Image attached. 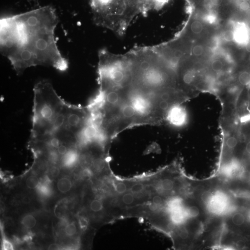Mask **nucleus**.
<instances>
[{
  "label": "nucleus",
  "mask_w": 250,
  "mask_h": 250,
  "mask_svg": "<svg viewBox=\"0 0 250 250\" xmlns=\"http://www.w3.org/2000/svg\"><path fill=\"white\" fill-rule=\"evenodd\" d=\"M59 22L50 6L1 20V52L17 75L28 68L51 66L61 72L68 62L58 48L55 30Z\"/></svg>",
  "instance_id": "obj_1"
},
{
  "label": "nucleus",
  "mask_w": 250,
  "mask_h": 250,
  "mask_svg": "<svg viewBox=\"0 0 250 250\" xmlns=\"http://www.w3.org/2000/svg\"><path fill=\"white\" fill-rule=\"evenodd\" d=\"M118 94V98L110 105L91 110L101 130L110 140L128 128L159 124L152 94L133 87L124 88Z\"/></svg>",
  "instance_id": "obj_2"
},
{
  "label": "nucleus",
  "mask_w": 250,
  "mask_h": 250,
  "mask_svg": "<svg viewBox=\"0 0 250 250\" xmlns=\"http://www.w3.org/2000/svg\"><path fill=\"white\" fill-rule=\"evenodd\" d=\"M31 138L52 135L65 130L69 103L58 95L50 82L40 81L34 88Z\"/></svg>",
  "instance_id": "obj_3"
},
{
  "label": "nucleus",
  "mask_w": 250,
  "mask_h": 250,
  "mask_svg": "<svg viewBox=\"0 0 250 250\" xmlns=\"http://www.w3.org/2000/svg\"><path fill=\"white\" fill-rule=\"evenodd\" d=\"M91 118L88 107H80L69 104L66 115L65 129L76 136L86 126Z\"/></svg>",
  "instance_id": "obj_4"
},
{
  "label": "nucleus",
  "mask_w": 250,
  "mask_h": 250,
  "mask_svg": "<svg viewBox=\"0 0 250 250\" xmlns=\"http://www.w3.org/2000/svg\"><path fill=\"white\" fill-rule=\"evenodd\" d=\"M166 119L173 126H182L186 121V112L184 107L176 104L171 107L168 111Z\"/></svg>",
  "instance_id": "obj_5"
},
{
  "label": "nucleus",
  "mask_w": 250,
  "mask_h": 250,
  "mask_svg": "<svg viewBox=\"0 0 250 250\" xmlns=\"http://www.w3.org/2000/svg\"><path fill=\"white\" fill-rule=\"evenodd\" d=\"M118 196L121 205L125 208L135 206L137 204L139 205L136 194L132 193L129 191Z\"/></svg>",
  "instance_id": "obj_6"
},
{
  "label": "nucleus",
  "mask_w": 250,
  "mask_h": 250,
  "mask_svg": "<svg viewBox=\"0 0 250 250\" xmlns=\"http://www.w3.org/2000/svg\"><path fill=\"white\" fill-rule=\"evenodd\" d=\"M57 188L58 191L62 194H66L70 191L73 187L71 179L67 177L60 178L57 181Z\"/></svg>",
  "instance_id": "obj_7"
},
{
  "label": "nucleus",
  "mask_w": 250,
  "mask_h": 250,
  "mask_svg": "<svg viewBox=\"0 0 250 250\" xmlns=\"http://www.w3.org/2000/svg\"><path fill=\"white\" fill-rule=\"evenodd\" d=\"M88 206L90 212L94 214L101 213L105 209L104 203L99 199H94L91 200Z\"/></svg>",
  "instance_id": "obj_8"
},
{
  "label": "nucleus",
  "mask_w": 250,
  "mask_h": 250,
  "mask_svg": "<svg viewBox=\"0 0 250 250\" xmlns=\"http://www.w3.org/2000/svg\"><path fill=\"white\" fill-rule=\"evenodd\" d=\"M174 186H175L174 182L170 178H164L159 182L158 186L154 185V186L156 188V191L159 189V191H162L164 192H170L173 190Z\"/></svg>",
  "instance_id": "obj_9"
},
{
  "label": "nucleus",
  "mask_w": 250,
  "mask_h": 250,
  "mask_svg": "<svg viewBox=\"0 0 250 250\" xmlns=\"http://www.w3.org/2000/svg\"><path fill=\"white\" fill-rule=\"evenodd\" d=\"M21 224L26 229H32L36 226L37 220L32 214H27L22 218Z\"/></svg>",
  "instance_id": "obj_10"
},
{
  "label": "nucleus",
  "mask_w": 250,
  "mask_h": 250,
  "mask_svg": "<svg viewBox=\"0 0 250 250\" xmlns=\"http://www.w3.org/2000/svg\"><path fill=\"white\" fill-rule=\"evenodd\" d=\"M113 184L115 194L120 195L128 191L130 184H128L127 182L117 181V182L114 181Z\"/></svg>",
  "instance_id": "obj_11"
},
{
  "label": "nucleus",
  "mask_w": 250,
  "mask_h": 250,
  "mask_svg": "<svg viewBox=\"0 0 250 250\" xmlns=\"http://www.w3.org/2000/svg\"><path fill=\"white\" fill-rule=\"evenodd\" d=\"M146 185L145 182H131L128 191L135 194L143 193L146 191Z\"/></svg>",
  "instance_id": "obj_12"
},
{
  "label": "nucleus",
  "mask_w": 250,
  "mask_h": 250,
  "mask_svg": "<svg viewBox=\"0 0 250 250\" xmlns=\"http://www.w3.org/2000/svg\"><path fill=\"white\" fill-rule=\"evenodd\" d=\"M40 180L37 175L31 174L28 176L26 180V185L29 190L38 189L40 186Z\"/></svg>",
  "instance_id": "obj_13"
},
{
  "label": "nucleus",
  "mask_w": 250,
  "mask_h": 250,
  "mask_svg": "<svg viewBox=\"0 0 250 250\" xmlns=\"http://www.w3.org/2000/svg\"><path fill=\"white\" fill-rule=\"evenodd\" d=\"M77 226L75 222H71L65 226L64 232L65 235L68 237H72L77 233Z\"/></svg>",
  "instance_id": "obj_14"
},
{
  "label": "nucleus",
  "mask_w": 250,
  "mask_h": 250,
  "mask_svg": "<svg viewBox=\"0 0 250 250\" xmlns=\"http://www.w3.org/2000/svg\"><path fill=\"white\" fill-rule=\"evenodd\" d=\"M151 205L154 208H157L161 206L164 203L163 197L159 194H153L151 196L150 198Z\"/></svg>",
  "instance_id": "obj_15"
},
{
  "label": "nucleus",
  "mask_w": 250,
  "mask_h": 250,
  "mask_svg": "<svg viewBox=\"0 0 250 250\" xmlns=\"http://www.w3.org/2000/svg\"><path fill=\"white\" fill-rule=\"evenodd\" d=\"M204 26L201 22L198 21H194L191 25V29L193 33L199 34L203 31Z\"/></svg>",
  "instance_id": "obj_16"
},
{
  "label": "nucleus",
  "mask_w": 250,
  "mask_h": 250,
  "mask_svg": "<svg viewBox=\"0 0 250 250\" xmlns=\"http://www.w3.org/2000/svg\"><path fill=\"white\" fill-rule=\"evenodd\" d=\"M239 81L241 85H247L250 83V74L245 72L241 73L239 76Z\"/></svg>",
  "instance_id": "obj_17"
},
{
  "label": "nucleus",
  "mask_w": 250,
  "mask_h": 250,
  "mask_svg": "<svg viewBox=\"0 0 250 250\" xmlns=\"http://www.w3.org/2000/svg\"><path fill=\"white\" fill-rule=\"evenodd\" d=\"M245 218L244 215L241 213H236L232 217L233 223L236 226H241L244 223Z\"/></svg>",
  "instance_id": "obj_18"
},
{
  "label": "nucleus",
  "mask_w": 250,
  "mask_h": 250,
  "mask_svg": "<svg viewBox=\"0 0 250 250\" xmlns=\"http://www.w3.org/2000/svg\"><path fill=\"white\" fill-rule=\"evenodd\" d=\"M194 76L192 73L191 72H188L184 73L182 77L183 82L185 85H189L193 81Z\"/></svg>",
  "instance_id": "obj_19"
},
{
  "label": "nucleus",
  "mask_w": 250,
  "mask_h": 250,
  "mask_svg": "<svg viewBox=\"0 0 250 250\" xmlns=\"http://www.w3.org/2000/svg\"><path fill=\"white\" fill-rule=\"evenodd\" d=\"M211 68L214 72H220L222 69L223 64L220 60H215L212 63Z\"/></svg>",
  "instance_id": "obj_20"
},
{
  "label": "nucleus",
  "mask_w": 250,
  "mask_h": 250,
  "mask_svg": "<svg viewBox=\"0 0 250 250\" xmlns=\"http://www.w3.org/2000/svg\"><path fill=\"white\" fill-rule=\"evenodd\" d=\"M188 214L191 217H196L200 213L199 210L197 207L193 206L189 207L187 211Z\"/></svg>",
  "instance_id": "obj_21"
},
{
  "label": "nucleus",
  "mask_w": 250,
  "mask_h": 250,
  "mask_svg": "<svg viewBox=\"0 0 250 250\" xmlns=\"http://www.w3.org/2000/svg\"><path fill=\"white\" fill-rule=\"evenodd\" d=\"M201 199L204 203L206 204L210 203L211 200L213 199L212 194L211 192L208 191L204 192L201 194Z\"/></svg>",
  "instance_id": "obj_22"
},
{
  "label": "nucleus",
  "mask_w": 250,
  "mask_h": 250,
  "mask_svg": "<svg viewBox=\"0 0 250 250\" xmlns=\"http://www.w3.org/2000/svg\"><path fill=\"white\" fill-rule=\"evenodd\" d=\"M238 144L237 139L234 137H230L227 139L226 141V145L229 148H233L236 147Z\"/></svg>",
  "instance_id": "obj_23"
},
{
  "label": "nucleus",
  "mask_w": 250,
  "mask_h": 250,
  "mask_svg": "<svg viewBox=\"0 0 250 250\" xmlns=\"http://www.w3.org/2000/svg\"><path fill=\"white\" fill-rule=\"evenodd\" d=\"M178 235L182 239H185L187 238L188 237V232L185 227L181 226L179 227L178 230Z\"/></svg>",
  "instance_id": "obj_24"
},
{
  "label": "nucleus",
  "mask_w": 250,
  "mask_h": 250,
  "mask_svg": "<svg viewBox=\"0 0 250 250\" xmlns=\"http://www.w3.org/2000/svg\"><path fill=\"white\" fill-rule=\"evenodd\" d=\"M204 52V47L201 45H196L192 49L193 54L197 56L201 55Z\"/></svg>",
  "instance_id": "obj_25"
},
{
  "label": "nucleus",
  "mask_w": 250,
  "mask_h": 250,
  "mask_svg": "<svg viewBox=\"0 0 250 250\" xmlns=\"http://www.w3.org/2000/svg\"><path fill=\"white\" fill-rule=\"evenodd\" d=\"M246 33L245 31H244L243 29H239L238 30L235 34V38L237 39L238 40L244 41V40L246 37Z\"/></svg>",
  "instance_id": "obj_26"
},
{
  "label": "nucleus",
  "mask_w": 250,
  "mask_h": 250,
  "mask_svg": "<svg viewBox=\"0 0 250 250\" xmlns=\"http://www.w3.org/2000/svg\"><path fill=\"white\" fill-rule=\"evenodd\" d=\"M241 179L243 181L245 182H249L250 181V172L248 171H245L243 172L241 174Z\"/></svg>",
  "instance_id": "obj_27"
},
{
  "label": "nucleus",
  "mask_w": 250,
  "mask_h": 250,
  "mask_svg": "<svg viewBox=\"0 0 250 250\" xmlns=\"http://www.w3.org/2000/svg\"><path fill=\"white\" fill-rule=\"evenodd\" d=\"M3 247L5 250H13L14 249L12 243L8 240H5L3 242Z\"/></svg>",
  "instance_id": "obj_28"
},
{
  "label": "nucleus",
  "mask_w": 250,
  "mask_h": 250,
  "mask_svg": "<svg viewBox=\"0 0 250 250\" xmlns=\"http://www.w3.org/2000/svg\"><path fill=\"white\" fill-rule=\"evenodd\" d=\"M240 8L243 11H247L250 8V4L248 2H242L240 4Z\"/></svg>",
  "instance_id": "obj_29"
},
{
  "label": "nucleus",
  "mask_w": 250,
  "mask_h": 250,
  "mask_svg": "<svg viewBox=\"0 0 250 250\" xmlns=\"http://www.w3.org/2000/svg\"><path fill=\"white\" fill-rule=\"evenodd\" d=\"M32 197L29 195H25L22 198L21 201L25 204H29L32 201Z\"/></svg>",
  "instance_id": "obj_30"
},
{
  "label": "nucleus",
  "mask_w": 250,
  "mask_h": 250,
  "mask_svg": "<svg viewBox=\"0 0 250 250\" xmlns=\"http://www.w3.org/2000/svg\"><path fill=\"white\" fill-rule=\"evenodd\" d=\"M224 37L226 40L228 41H230L233 38V34L230 31L226 32L224 34Z\"/></svg>",
  "instance_id": "obj_31"
},
{
  "label": "nucleus",
  "mask_w": 250,
  "mask_h": 250,
  "mask_svg": "<svg viewBox=\"0 0 250 250\" xmlns=\"http://www.w3.org/2000/svg\"><path fill=\"white\" fill-rule=\"evenodd\" d=\"M59 248V245L56 244H53L50 245L48 247L49 250H58Z\"/></svg>",
  "instance_id": "obj_32"
},
{
  "label": "nucleus",
  "mask_w": 250,
  "mask_h": 250,
  "mask_svg": "<svg viewBox=\"0 0 250 250\" xmlns=\"http://www.w3.org/2000/svg\"><path fill=\"white\" fill-rule=\"evenodd\" d=\"M245 48H246V50H247V52L250 53V41L246 43V45H245Z\"/></svg>",
  "instance_id": "obj_33"
},
{
  "label": "nucleus",
  "mask_w": 250,
  "mask_h": 250,
  "mask_svg": "<svg viewBox=\"0 0 250 250\" xmlns=\"http://www.w3.org/2000/svg\"><path fill=\"white\" fill-rule=\"evenodd\" d=\"M246 150L247 152L250 154V141L247 143L246 146Z\"/></svg>",
  "instance_id": "obj_34"
},
{
  "label": "nucleus",
  "mask_w": 250,
  "mask_h": 250,
  "mask_svg": "<svg viewBox=\"0 0 250 250\" xmlns=\"http://www.w3.org/2000/svg\"><path fill=\"white\" fill-rule=\"evenodd\" d=\"M242 1L244 2H248L249 0H242Z\"/></svg>",
  "instance_id": "obj_35"
},
{
  "label": "nucleus",
  "mask_w": 250,
  "mask_h": 250,
  "mask_svg": "<svg viewBox=\"0 0 250 250\" xmlns=\"http://www.w3.org/2000/svg\"><path fill=\"white\" fill-rule=\"evenodd\" d=\"M249 60L250 61V55L249 56Z\"/></svg>",
  "instance_id": "obj_36"
}]
</instances>
